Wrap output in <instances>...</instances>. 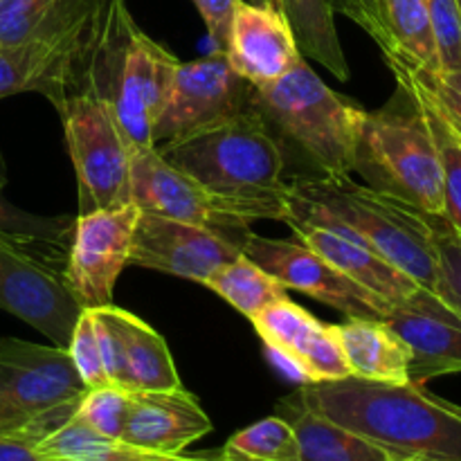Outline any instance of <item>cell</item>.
Segmentation results:
<instances>
[{
	"label": "cell",
	"mask_w": 461,
	"mask_h": 461,
	"mask_svg": "<svg viewBox=\"0 0 461 461\" xmlns=\"http://www.w3.org/2000/svg\"><path fill=\"white\" fill-rule=\"evenodd\" d=\"M230 461H297L295 432L284 417H268L243 428L221 450Z\"/></svg>",
	"instance_id": "obj_30"
},
{
	"label": "cell",
	"mask_w": 461,
	"mask_h": 461,
	"mask_svg": "<svg viewBox=\"0 0 461 461\" xmlns=\"http://www.w3.org/2000/svg\"><path fill=\"white\" fill-rule=\"evenodd\" d=\"M104 5L106 0H57L30 39L0 48V99L34 90L54 106L97 34Z\"/></svg>",
	"instance_id": "obj_9"
},
{
	"label": "cell",
	"mask_w": 461,
	"mask_h": 461,
	"mask_svg": "<svg viewBox=\"0 0 461 461\" xmlns=\"http://www.w3.org/2000/svg\"><path fill=\"white\" fill-rule=\"evenodd\" d=\"M250 3H257V5H261V3H268V0H250Z\"/></svg>",
	"instance_id": "obj_41"
},
{
	"label": "cell",
	"mask_w": 461,
	"mask_h": 461,
	"mask_svg": "<svg viewBox=\"0 0 461 461\" xmlns=\"http://www.w3.org/2000/svg\"><path fill=\"white\" fill-rule=\"evenodd\" d=\"M383 322L408 345L410 381L426 385L461 374V311L419 286L408 300L390 306Z\"/></svg>",
	"instance_id": "obj_17"
},
{
	"label": "cell",
	"mask_w": 461,
	"mask_h": 461,
	"mask_svg": "<svg viewBox=\"0 0 461 461\" xmlns=\"http://www.w3.org/2000/svg\"><path fill=\"white\" fill-rule=\"evenodd\" d=\"M0 461H52L18 437L0 435Z\"/></svg>",
	"instance_id": "obj_39"
},
{
	"label": "cell",
	"mask_w": 461,
	"mask_h": 461,
	"mask_svg": "<svg viewBox=\"0 0 461 461\" xmlns=\"http://www.w3.org/2000/svg\"><path fill=\"white\" fill-rule=\"evenodd\" d=\"M457 5H459V14H461V0H457Z\"/></svg>",
	"instance_id": "obj_42"
},
{
	"label": "cell",
	"mask_w": 461,
	"mask_h": 461,
	"mask_svg": "<svg viewBox=\"0 0 461 461\" xmlns=\"http://www.w3.org/2000/svg\"><path fill=\"white\" fill-rule=\"evenodd\" d=\"M385 61L401 63L417 79V84L426 90L428 97L435 102L446 122L461 138V68L459 70H423L401 59H385Z\"/></svg>",
	"instance_id": "obj_34"
},
{
	"label": "cell",
	"mask_w": 461,
	"mask_h": 461,
	"mask_svg": "<svg viewBox=\"0 0 461 461\" xmlns=\"http://www.w3.org/2000/svg\"><path fill=\"white\" fill-rule=\"evenodd\" d=\"M95 43L97 36L90 43L86 57L77 63L70 79L66 81L61 99L54 104L61 117L68 153L77 171L79 214L131 203V153L133 151L117 124L111 102L99 93L95 84Z\"/></svg>",
	"instance_id": "obj_7"
},
{
	"label": "cell",
	"mask_w": 461,
	"mask_h": 461,
	"mask_svg": "<svg viewBox=\"0 0 461 461\" xmlns=\"http://www.w3.org/2000/svg\"><path fill=\"white\" fill-rule=\"evenodd\" d=\"M394 52L385 59H401L423 70H439L435 36L428 18L426 0H381Z\"/></svg>",
	"instance_id": "obj_28"
},
{
	"label": "cell",
	"mask_w": 461,
	"mask_h": 461,
	"mask_svg": "<svg viewBox=\"0 0 461 461\" xmlns=\"http://www.w3.org/2000/svg\"><path fill=\"white\" fill-rule=\"evenodd\" d=\"M300 399L315 412L367 437L403 461H461V405L419 383L347 376L302 383Z\"/></svg>",
	"instance_id": "obj_1"
},
{
	"label": "cell",
	"mask_w": 461,
	"mask_h": 461,
	"mask_svg": "<svg viewBox=\"0 0 461 461\" xmlns=\"http://www.w3.org/2000/svg\"><path fill=\"white\" fill-rule=\"evenodd\" d=\"M336 336L351 376L363 381L410 383V349L383 320L336 324Z\"/></svg>",
	"instance_id": "obj_23"
},
{
	"label": "cell",
	"mask_w": 461,
	"mask_h": 461,
	"mask_svg": "<svg viewBox=\"0 0 461 461\" xmlns=\"http://www.w3.org/2000/svg\"><path fill=\"white\" fill-rule=\"evenodd\" d=\"M212 432V421L185 387L131 392L124 435L129 444L162 455H183L187 446Z\"/></svg>",
	"instance_id": "obj_19"
},
{
	"label": "cell",
	"mask_w": 461,
	"mask_h": 461,
	"mask_svg": "<svg viewBox=\"0 0 461 461\" xmlns=\"http://www.w3.org/2000/svg\"><path fill=\"white\" fill-rule=\"evenodd\" d=\"M140 214L142 210L135 203H126L75 216L63 282L81 309L113 304L117 279L131 264Z\"/></svg>",
	"instance_id": "obj_11"
},
{
	"label": "cell",
	"mask_w": 461,
	"mask_h": 461,
	"mask_svg": "<svg viewBox=\"0 0 461 461\" xmlns=\"http://www.w3.org/2000/svg\"><path fill=\"white\" fill-rule=\"evenodd\" d=\"M286 225L293 230L297 241L313 248L324 259L331 261L342 275H347L351 282L367 288L369 293L381 297L390 306L408 300L419 288V284L412 277H408L403 270L383 259L372 248L363 246L360 241L338 232V230L320 228V225L304 223V221H288Z\"/></svg>",
	"instance_id": "obj_20"
},
{
	"label": "cell",
	"mask_w": 461,
	"mask_h": 461,
	"mask_svg": "<svg viewBox=\"0 0 461 461\" xmlns=\"http://www.w3.org/2000/svg\"><path fill=\"white\" fill-rule=\"evenodd\" d=\"M277 408L279 417L286 419L295 432L297 461H403L367 437L311 410L297 392Z\"/></svg>",
	"instance_id": "obj_21"
},
{
	"label": "cell",
	"mask_w": 461,
	"mask_h": 461,
	"mask_svg": "<svg viewBox=\"0 0 461 461\" xmlns=\"http://www.w3.org/2000/svg\"><path fill=\"white\" fill-rule=\"evenodd\" d=\"M252 106V84L243 79L223 50L196 61H180L165 108L153 126V147L212 129Z\"/></svg>",
	"instance_id": "obj_12"
},
{
	"label": "cell",
	"mask_w": 461,
	"mask_h": 461,
	"mask_svg": "<svg viewBox=\"0 0 461 461\" xmlns=\"http://www.w3.org/2000/svg\"><path fill=\"white\" fill-rule=\"evenodd\" d=\"M378 111L365 113L354 169L367 187L403 201L426 214H444V180L435 138L410 88Z\"/></svg>",
	"instance_id": "obj_6"
},
{
	"label": "cell",
	"mask_w": 461,
	"mask_h": 461,
	"mask_svg": "<svg viewBox=\"0 0 461 461\" xmlns=\"http://www.w3.org/2000/svg\"><path fill=\"white\" fill-rule=\"evenodd\" d=\"M252 108L264 115L275 135L315 167L318 176H349L365 108L329 88L304 57L279 79L252 86Z\"/></svg>",
	"instance_id": "obj_5"
},
{
	"label": "cell",
	"mask_w": 461,
	"mask_h": 461,
	"mask_svg": "<svg viewBox=\"0 0 461 461\" xmlns=\"http://www.w3.org/2000/svg\"><path fill=\"white\" fill-rule=\"evenodd\" d=\"M243 255L273 273L286 288L300 291L331 309L340 311L347 320H383L390 304L351 282L331 261L302 241L266 239L255 232H243Z\"/></svg>",
	"instance_id": "obj_13"
},
{
	"label": "cell",
	"mask_w": 461,
	"mask_h": 461,
	"mask_svg": "<svg viewBox=\"0 0 461 461\" xmlns=\"http://www.w3.org/2000/svg\"><path fill=\"white\" fill-rule=\"evenodd\" d=\"M86 390L66 349L0 338V435L36 448L75 419Z\"/></svg>",
	"instance_id": "obj_8"
},
{
	"label": "cell",
	"mask_w": 461,
	"mask_h": 461,
	"mask_svg": "<svg viewBox=\"0 0 461 461\" xmlns=\"http://www.w3.org/2000/svg\"><path fill=\"white\" fill-rule=\"evenodd\" d=\"M57 0H0V48L30 39Z\"/></svg>",
	"instance_id": "obj_36"
},
{
	"label": "cell",
	"mask_w": 461,
	"mask_h": 461,
	"mask_svg": "<svg viewBox=\"0 0 461 461\" xmlns=\"http://www.w3.org/2000/svg\"><path fill=\"white\" fill-rule=\"evenodd\" d=\"M252 327L284 369L302 383H327L351 376L336 336V324H324L304 306L286 300L261 311Z\"/></svg>",
	"instance_id": "obj_15"
},
{
	"label": "cell",
	"mask_w": 461,
	"mask_h": 461,
	"mask_svg": "<svg viewBox=\"0 0 461 461\" xmlns=\"http://www.w3.org/2000/svg\"><path fill=\"white\" fill-rule=\"evenodd\" d=\"M203 286L223 297L230 306L246 315L250 322L261 311L288 297V288L273 273L261 268L257 261H252L243 252L219 266Z\"/></svg>",
	"instance_id": "obj_25"
},
{
	"label": "cell",
	"mask_w": 461,
	"mask_h": 461,
	"mask_svg": "<svg viewBox=\"0 0 461 461\" xmlns=\"http://www.w3.org/2000/svg\"><path fill=\"white\" fill-rule=\"evenodd\" d=\"M36 450L52 461H176L183 457L153 453L126 439L99 435L79 419H70L66 426L45 437Z\"/></svg>",
	"instance_id": "obj_26"
},
{
	"label": "cell",
	"mask_w": 461,
	"mask_h": 461,
	"mask_svg": "<svg viewBox=\"0 0 461 461\" xmlns=\"http://www.w3.org/2000/svg\"><path fill=\"white\" fill-rule=\"evenodd\" d=\"M59 257L68 255L0 234V311L68 349L81 306L66 288Z\"/></svg>",
	"instance_id": "obj_10"
},
{
	"label": "cell",
	"mask_w": 461,
	"mask_h": 461,
	"mask_svg": "<svg viewBox=\"0 0 461 461\" xmlns=\"http://www.w3.org/2000/svg\"><path fill=\"white\" fill-rule=\"evenodd\" d=\"M295 34L302 57L313 59L340 81L349 79V63L342 50L329 0H273Z\"/></svg>",
	"instance_id": "obj_24"
},
{
	"label": "cell",
	"mask_w": 461,
	"mask_h": 461,
	"mask_svg": "<svg viewBox=\"0 0 461 461\" xmlns=\"http://www.w3.org/2000/svg\"><path fill=\"white\" fill-rule=\"evenodd\" d=\"M111 318L122 340V387L129 392H160L183 387L165 338L144 320L111 304Z\"/></svg>",
	"instance_id": "obj_22"
},
{
	"label": "cell",
	"mask_w": 461,
	"mask_h": 461,
	"mask_svg": "<svg viewBox=\"0 0 461 461\" xmlns=\"http://www.w3.org/2000/svg\"><path fill=\"white\" fill-rule=\"evenodd\" d=\"M241 252V241L228 234L142 212L135 225L131 266L205 284L219 266Z\"/></svg>",
	"instance_id": "obj_16"
},
{
	"label": "cell",
	"mask_w": 461,
	"mask_h": 461,
	"mask_svg": "<svg viewBox=\"0 0 461 461\" xmlns=\"http://www.w3.org/2000/svg\"><path fill=\"white\" fill-rule=\"evenodd\" d=\"M131 203L142 212L203 225L228 237L250 228V221L237 207L169 165L156 147L131 153Z\"/></svg>",
	"instance_id": "obj_14"
},
{
	"label": "cell",
	"mask_w": 461,
	"mask_h": 461,
	"mask_svg": "<svg viewBox=\"0 0 461 461\" xmlns=\"http://www.w3.org/2000/svg\"><path fill=\"white\" fill-rule=\"evenodd\" d=\"M169 165L237 207L248 221H286L288 183L277 135L257 108L156 147Z\"/></svg>",
	"instance_id": "obj_2"
},
{
	"label": "cell",
	"mask_w": 461,
	"mask_h": 461,
	"mask_svg": "<svg viewBox=\"0 0 461 461\" xmlns=\"http://www.w3.org/2000/svg\"><path fill=\"white\" fill-rule=\"evenodd\" d=\"M437 250V295L461 311V232L444 214H428Z\"/></svg>",
	"instance_id": "obj_32"
},
{
	"label": "cell",
	"mask_w": 461,
	"mask_h": 461,
	"mask_svg": "<svg viewBox=\"0 0 461 461\" xmlns=\"http://www.w3.org/2000/svg\"><path fill=\"white\" fill-rule=\"evenodd\" d=\"M176 461H230V459H225L223 455H216V457H205V455H203V457H192V455H183V457H178Z\"/></svg>",
	"instance_id": "obj_40"
},
{
	"label": "cell",
	"mask_w": 461,
	"mask_h": 461,
	"mask_svg": "<svg viewBox=\"0 0 461 461\" xmlns=\"http://www.w3.org/2000/svg\"><path fill=\"white\" fill-rule=\"evenodd\" d=\"M129 405L131 392L124 390V387H93V390H86V394L81 396L75 419H79L81 423L93 428L99 435L122 439L126 417H129Z\"/></svg>",
	"instance_id": "obj_31"
},
{
	"label": "cell",
	"mask_w": 461,
	"mask_h": 461,
	"mask_svg": "<svg viewBox=\"0 0 461 461\" xmlns=\"http://www.w3.org/2000/svg\"><path fill=\"white\" fill-rule=\"evenodd\" d=\"M288 221L338 230L437 293V250L426 212L358 185L349 176H302L288 183Z\"/></svg>",
	"instance_id": "obj_3"
},
{
	"label": "cell",
	"mask_w": 461,
	"mask_h": 461,
	"mask_svg": "<svg viewBox=\"0 0 461 461\" xmlns=\"http://www.w3.org/2000/svg\"><path fill=\"white\" fill-rule=\"evenodd\" d=\"M387 66L394 72L396 81L405 84L410 93L417 99L423 117L435 138L437 151H439L441 162V180H444V216L461 232V138L453 131V126L446 122L439 108L435 106L426 90L417 84L412 75L405 70L401 63L387 61Z\"/></svg>",
	"instance_id": "obj_27"
},
{
	"label": "cell",
	"mask_w": 461,
	"mask_h": 461,
	"mask_svg": "<svg viewBox=\"0 0 461 461\" xmlns=\"http://www.w3.org/2000/svg\"><path fill=\"white\" fill-rule=\"evenodd\" d=\"M66 351L70 356L72 365H75L77 374H79L81 381H84V385L88 390L113 385L106 374V367H104L102 351H99L93 309H81V315L77 318V324L72 329V336Z\"/></svg>",
	"instance_id": "obj_33"
},
{
	"label": "cell",
	"mask_w": 461,
	"mask_h": 461,
	"mask_svg": "<svg viewBox=\"0 0 461 461\" xmlns=\"http://www.w3.org/2000/svg\"><path fill=\"white\" fill-rule=\"evenodd\" d=\"M192 3L201 14L207 32H210V39L216 43V50H225L230 21H232L239 0H192Z\"/></svg>",
	"instance_id": "obj_38"
},
{
	"label": "cell",
	"mask_w": 461,
	"mask_h": 461,
	"mask_svg": "<svg viewBox=\"0 0 461 461\" xmlns=\"http://www.w3.org/2000/svg\"><path fill=\"white\" fill-rule=\"evenodd\" d=\"M439 70L461 68V14L457 0H426Z\"/></svg>",
	"instance_id": "obj_35"
},
{
	"label": "cell",
	"mask_w": 461,
	"mask_h": 461,
	"mask_svg": "<svg viewBox=\"0 0 461 461\" xmlns=\"http://www.w3.org/2000/svg\"><path fill=\"white\" fill-rule=\"evenodd\" d=\"M178 66L171 50L140 30L126 0H106L93 52V75L99 93L111 102L131 151L153 147V126Z\"/></svg>",
	"instance_id": "obj_4"
},
{
	"label": "cell",
	"mask_w": 461,
	"mask_h": 461,
	"mask_svg": "<svg viewBox=\"0 0 461 461\" xmlns=\"http://www.w3.org/2000/svg\"><path fill=\"white\" fill-rule=\"evenodd\" d=\"M223 52L230 66L252 86L279 79L302 57L291 25L273 0L261 5L239 0Z\"/></svg>",
	"instance_id": "obj_18"
},
{
	"label": "cell",
	"mask_w": 461,
	"mask_h": 461,
	"mask_svg": "<svg viewBox=\"0 0 461 461\" xmlns=\"http://www.w3.org/2000/svg\"><path fill=\"white\" fill-rule=\"evenodd\" d=\"M5 185H7V165H5L3 151H0V234H7L18 241L34 243V246L52 248V250L68 255L75 216H41L21 210L5 198Z\"/></svg>",
	"instance_id": "obj_29"
},
{
	"label": "cell",
	"mask_w": 461,
	"mask_h": 461,
	"mask_svg": "<svg viewBox=\"0 0 461 461\" xmlns=\"http://www.w3.org/2000/svg\"><path fill=\"white\" fill-rule=\"evenodd\" d=\"M333 14H342L345 18L354 21L360 30L367 32L383 54L394 52V41L387 30L385 14H383L381 0H329Z\"/></svg>",
	"instance_id": "obj_37"
}]
</instances>
